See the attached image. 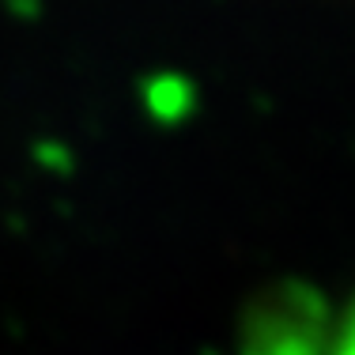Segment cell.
I'll list each match as a JSON object with an SVG mask.
<instances>
[{"label": "cell", "instance_id": "1", "mask_svg": "<svg viewBox=\"0 0 355 355\" xmlns=\"http://www.w3.org/2000/svg\"><path fill=\"white\" fill-rule=\"evenodd\" d=\"M329 355H355V302H352L348 314L340 318V325H336V336H333Z\"/></svg>", "mask_w": 355, "mask_h": 355}]
</instances>
